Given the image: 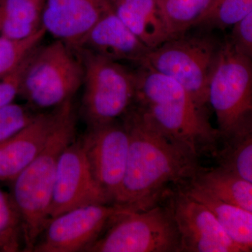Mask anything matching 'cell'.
<instances>
[{
    "mask_svg": "<svg viewBox=\"0 0 252 252\" xmlns=\"http://www.w3.org/2000/svg\"><path fill=\"white\" fill-rule=\"evenodd\" d=\"M123 117L130 144L115 204L141 211L160 204L170 186L187 185L201 167L198 157L167 137L134 104Z\"/></svg>",
    "mask_w": 252,
    "mask_h": 252,
    "instance_id": "cell-1",
    "label": "cell"
},
{
    "mask_svg": "<svg viewBox=\"0 0 252 252\" xmlns=\"http://www.w3.org/2000/svg\"><path fill=\"white\" fill-rule=\"evenodd\" d=\"M135 71L134 105L172 140L199 157L215 147L218 130L177 81L145 65Z\"/></svg>",
    "mask_w": 252,
    "mask_h": 252,
    "instance_id": "cell-2",
    "label": "cell"
},
{
    "mask_svg": "<svg viewBox=\"0 0 252 252\" xmlns=\"http://www.w3.org/2000/svg\"><path fill=\"white\" fill-rule=\"evenodd\" d=\"M75 132V114L70 99L63 104L59 123L45 147L11 182V195L22 220L23 252H33L51 220L58 162L64 149L74 140Z\"/></svg>",
    "mask_w": 252,
    "mask_h": 252,
    "instance_id": "cell-3",
    "label": "cell"
},
{
    "mask_svg": "<svg viewBox=\"0 0 252 252\" xmlns=\"http://www.w3.org/2000/svg\"><path fill=\"white\" fill-rule=\"evenodd\" d=\"M208 103L216 116L217 129L224 144L252 128V61L229 37L222 43L212 72Z\"/></svg>",
    "mask_w": 252,
    "mask_h": 252,
    "instance_id": "cell-4",
    "label": "cell"
},
{
    "mask_svg": "<svg viewBox=\"0 0 252 252\" xmlns=\"http://www.w3.org/2000/svg\"><path fill=\"white\" fill-rule=\"evenodd\" d=\"M169 39L149 50L139 65H145L171 78L188 91L199 107L206 110L212 72L223 41L212 31Z\"/></svg>",
    "mask_w": 252,
    "mask_h": 252,
    "instance_id": "cell-5",
    "label": "cell"
},
{
    "mask_svg": "<svg viewBox=\"0 0 252 252\" xmlns=\"http://www.w3.org/2000/svg\"><path fill=\"white\" fill-rule=\"evenodd\" d=\"M84 78V67L78 55L58 39L33 51L19 95L32 108L55 109L72 99Z\"/></svg>",
    "mask_w": 252,
    "mask_h": 252,
    "instance_id": "cell-6",
    "label": "cell"
},
{
    "mask_svg": "<svg viewBox=\"0 0 252 252\" xmlns=\"http://www.w3.org/2000/svg\"><path fill=\"white\" fill-rule=\"evenodd\" d=\"M73 49L84 67V93L81 110L88 127L124 117L135 100V72L120 62L89 50Z\"/></svg>",
    "mask_w": 252,
    "mask_h": 252,
    "instance_id": "cell-7",
    "label": "cell"
},
{
    "mask_svg": "<svg viewBox=\"0 0 252 252\" xmlns=\"http://www.w3.org/2000/svg\"><path fill=\"white\" fill-rule=\"evenodd\" d=\"M86 252H181L180 235L166 205L127 210L112 220Z\"/></svg>",
    "mask_w": 252,
    "mask_h": 252,
    "instance_id": "cell-8",
    "label": "cell"
},
{
    "mask_svg": "<svg viewBox=\"0 0 252 252\" xmlns=\"http://www.w3.org/2000/svg\"><path fill=\"white\" fill-rule=\"evenodd\" d=\"M127 210L117 204H99L64 212L50 220L32 252H85L116 217Z\"/></svg>",
    "mask_w": 252,
    "mask_h": 252,
    "instance_id": "cell-9",
    "label": "cell"
},
{
    "mask_svg": "<svg viewBox=\"0 0 252 252\" xmlns=\"http://www.w3.org/2000/svg\"><path fill=\"white\" fill-rule=\"evenodd\" d=\"M166 198L181 252H247L230 239L214 212L183 189L172 190Z\"/></svg>",
    "mask_w": 252,
    "mask_h": 252,
    "instance_id": "cell-10",
    "label": "cell"
},
{
    "mask_svg": "<svg viewBox=\"0 0 252 252\" xmlns=\"http://www.w3.org/2000/svg\"><path fill=\"white\" fill-rule=\"evenodd\" d=\"M81 140L94 179L115 204L127 165L128 131L124 122L116 120L88 127Z\"/></svg>",
    "mask_w": 252,
    "mask_h": 252,
    "instance_id": "cell-11",
    "label": "cell"
},
{
    "mask_svg": "<svg viewBox=\"0 0 252 252\" xmlns=\"http://www.w3.org/2000/svg\"><path fill=\"white\" fill-rule=\"evenodd\" d=\"M99 204L112 203L91 172L81 139L74 140L58 162L51 220L78 207Z\"/></svg>",
    "mask_w": 252,
    "mask_h": 252,
    "instance_id": "cell-12",
    "label": "cell"
},
{
    "mask_svg": "<svg viewBox=\"0 0 252 252\" xmlns=\"http://www.w3.org/2000/svg\"><path fill=\"white\" fill-rule=\"evenodd\" d=\"M112 9L111 0H45L41 26L56 39L75 48Z\"/></svg>",
    "mask_w": 252,
    "mask_h": 252,
    "instance_id": "cell-13",
    "label": "cell"
},
{
    "mask_svg": "<svg viewBox=\"0 0 252 252\" xmlns=\"http://www.w3.org/2000/svg\"><path fill=\"white\" fill-rule=\"evenodd\" d=\"M62 105L39 113L29 125L0 144V182L11 183L41 153L59 123Z\"/></svg>",
    "mask_w": 252,
    "mask_h": 252,
    "instance_id": "cell-14",
    "label": "cell"
},
{
    "mask_svg": "<svg viewBox=\"0 0 252 252\" xmlns=\"http://www.w3.org/2000/svg\"><path fill=\"white\" fill-rule=\"evenodd\" d=\"M75 48H82L112 61L140 64L149 49L114 12L105 13ZM74 49V48H73Z\"/></svg>",
    "mask_w": 252,
    "mask_h": 252,
    "instance_id": "cell-15",
    "label": "cell"
},
{
    "mask_svg": "<svg viewBox=\"0 0 252 252\" xmlns=\"http://www.w3.org/2000/svg\"><path fill=\"white\" fill-rule=\"evenodd\" d=\"M113 10L149 49L170 39L157 0H111Z\"/></svg>",
    "mask_w": 252,
    "mask_h": 252,
    "instance_id": "cell-16",
    "label": "cell"
},
{
    "mask_svg": "<svg viewBox=\"0 0 252 252\" xmlns=\"http://www.w3.org/2000/svg\"><path fill=\"white\" fill-rule=\"evenodd\" d=\"M225 203L252 214V182L228 169L200 168L189 182Z\"/></svg>",
    "mask_w": 252,
    "mask_h": 252,
    "instance_id": "cell-17",
    "label": "cell"
},
{
    "mask_svg": "<svg viewBox=\"0 0 252 252\" xmlns=\"http://www.w3.org/2000/svg\"><path fill=\"white\" fill-rule=\"evenodd\" d=\"M181 188L214 212L234 243L247 252H252V214L225 203L191 184H187Z\"/></svg>",
    "mask_w": 252,
    "mask_h": 252,
    "instance_id": "cell-18",
    "label": "cell"
},
{
    "mask_svg": "<svg viewBox=\"0 0 252 252\" xmlns=\"http://www.w3.org/2000/svg\"><path fill=\"white\" fill-rule=\"evenodd\" d=\"M44 1L40 0H0V36L22 39L41 27Z\"/></svg>",
    "mask_w": 252,
    "mask_h": 252,
    "instance_id": "cell-19",
    "label": "cell"
},
{
    "mask_svg": "<svg viewBox=\"0 0 252 252\" xmlns=\"http://www.w3.org/2000/svg\"><path fill=\"white\" fill-rule=\"evenodd\" d=\"M215 0H157L169 37H175L194 28Z\"/></svg>",
    "mask_w": 252,
    "mask_h": 252,
    "instance_id": "cell-20",
    "label": "cell"
},
{
    "mask_svg": "<svg viewBox=\"0 0 252 252\" xmlns=\"http://www.w3.org/2000/svg\"><path fill=\"white\" fill-rule=\"evenodd\" d=\"M252 11V0H215L193 28L223 31L234 27Z\"/></svg>",
    "mask_w": 252,
    "mask_h": 252,
    "instance_id": "cell-21",
    "label": "cell"
},
{
    "mask_svg": "<svg viewBox=\"0 0 252 252\" xmlns=\"http://www.w3.org/2000/svg\"><path fill=\"white\" fill-rule=\"evenodd\" d=\"M22 220L11 193L0 188V252H23Z\"/></svg>",
    "mask_w": 252,
    "mask_h": 252,
    "instance_id": "cell-22",
    "label": "cell"
},
{
    "mask_svg": "<svg viewBox=\"0 0 252 252\" xmlns=\"http://www.w3.org/2000/svg\"><path fill=\"white\" fill-rule=\"evenodd\" d=\"M46 33L41 26L32 35L22 39L0 36V79L12 72L39 46Z\"/></svg>",
    "mask_w": 252,
    "mask_h": 252,
    "instance_id": "cell-23",
    "label": "cell"
},
{
    "mask_svg": "<svg viewBox=\"0 0 252 252\" xmlns=\"http://www.w3.org/2000/svg\"><path fill=\"white\" fill-rule=\"evenodd\" d=\"M220 166L252 182V128L236 140L225 144Z\"/></svg>",
    "mask_w": 252,
    "mask_h": 252,
    "instance_id": "cell-24",
    "label": "cell"
},
{
    "mask_svg": "<svg viewBox=\"0 0 252 252\" xmlns=\"http://www.w3.org/2000/svg\"><path fill=\"white\" fill-rule=\"evenodd\" d=\"M38 114L28 104L13 102L0 109V144L29 125Z\"/></svg>",
    "mask_w": 252,
    "mask_h": 252,
    "instance_id": "cell-25",
    "label": "cell"
},
{
    "mask_svg": "<svg viewBox=\"0 0 252 252\" xmlns=\"http://www.w3.org/2000/svg\"><path fill=\"white\" fill-rule=\"evenodd\" d=\"M33 51L12 72L0 79V109L12 104L19 95L23 74Z\"/></svg>",
    "mask_w": 252,
    "mask_h": 252,
    "instance_id": "cell-26",
    "label": "cell"
},
{
    "mask_svg": "<svg viewBox=\"0 0 252 252\" xmlns=\"http://www.w3.org/2000/svg\"><path fill=\"white\" fill-rule=\"evenodd\" d=\"M232 29L230 40L242 54L252 61V11Z\"/></svg>",
    "mask_w": 252,
    "mask_h": 252,
    "instance_id": "cell-27",
    "label": "cell"
},
{
    "mask_svg": "<svg viewBox=\"0 0 252 252\" xmlns=\"http://www.w3.org/2000/svg\"><path fill=\"white\" fill-rule=\"evenodd\" d=\"M40 1H44L45 0H40Z\"/></svg>",
    "mask_w": 252,
    "mask_h": 252,
    "instance_id": "cell-28",
    "label": "cell"
}]
</instances>
